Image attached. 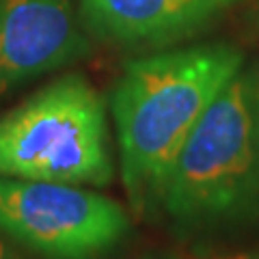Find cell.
<instances>
[{
    "label": "cell",
    "mask_w": 259,
    "mask_h": 259,
    "mask_svg": "<svg viewBox=\"0 0 259 259\" xmlns=\"http://www.w3.org/2000/svg\"><path fill=\"white\" fill-rule=\"evenodd\" d=\"M160 214L182 229H218L259 214V67L214 97L173 162Z\"/></svg>",
    "instance_id": "2"
},
{
    "label": "cell",
    "mask_w": 259,
    "mask_h": 259,
    "mask_svg": "<svg viewBox=\"0 0 259 259\" xmlns=\"http://www.w3.org/2000/svg\"><path fill=\"white\" fill-rule=\"evenodd\" d=\"M136 259H182V257L175 253H166V250H151V253H145Z\"/></svg>",
    "instance_id": "9"
},
{
    "label": "cell",
    "mask_w": 259,
    "mask_h": 259,
    "mask_svg": "<svg viewBox=\"0 0 259 259\" xmlns=\"http://www.w3.org/2000/svg\"><path fill=\"white\" fill-rule=\"evenodd\" d=\"M130 231L123 205L87 186L0 177V233L41 259H104Z\"/></svg>",
    "instance_id": "4"
},
{
    "label": "cell",
    "mask_w": 259,
    "mask_h": 259,
    "mask_svg": "<svg viewBox=\"0 0 259 259\" xmlns=\"http://www.w3.org/2000/svg\"><path fill=\"white\" fill-rule=\"evenodd\" d=\"M221 3H223V5H229V3H233V0H221Z\"/></svg>",
    "instance_id": "10"
},
{
    "label": "cell",
    "mask_w": 259,
    "mask_h": 259,
    "mask_svg": "<svg viewBox=\"0 0 259 259\" xmlns=\"http://www.w3.org/2000/svg\"><path fill=\"white\" fill-rule=\"evenodd\" d=\"M0 259H26V257L15 248V242H11L7 236L0 233Z\"/></svg>",
    "instance_id": "7"
},
{
    "label": "cell",
    "mask_w": 259,
    "mask_h": 259,
    "mask_svg": "<svg viewBox=\"0 0 259 259\" xmlns=\"http://www.w3.org/2000/svg\"><path fill=\"white\" fill-rule=\"evenodd\" d=\"M221 0H78L87 32L121 48H164L205 30Z\"/></svg>",
    "instance_id": "6"
},
{
    "label": "cell",
    "mask_w": 259,
    "mask_h": 259,
    "mask_svg": "<svg viewBox=\"0 0 259 259\" xmlns=\"http://www.w3.org/2000/svg\"><path fill=\"white\" fill-rule=\"evenodd\" d=\"M0 177L106 186L115 177L104 100L65 74L0 115Z\"/></svg>",
    "instance_id": "3"
},
{
    "label": "cell",
    "mask_w": 259,
    "mask_h": 259,
    "mask_svg": "<svg viewBox=\"0 0 259 259\" xmlns=\"http://www.w3.org/2000/svg\"><path fill=\"white\" fill-rule=\"evenodd\" d=\"M91 50L74 0H0V100Z\"/></svg>",
    "instance_id": "5"
},
{
    "label": "cell",
    "mask_w": 259,
    "mask_h": 259,
    "mask_svg": "<svg viewBox=\"0 0 259 259\" xmlns=\"http://www.w3.org/2000/svg\"><path fill=\"white\" fill-rule=\"evenodd\" d=\"M244 67L231 44H201L130 61L110 97L121 182L136 216L160 214L173 162L214 97Z\"/></svg>",
    "instance_id": "1"
},
{
    "label": "cell",
    "mask_w": 259,
    "mask_h": 259,
    "mask_svg": "<svg viewBox=\"0 0 259 259\" xmlns=\"http://www.w3.org/2000/svg\"><path fill=\"white\" fill-rule=\"evenodd\" d=\"M212 259H259V248L253 250H238V253H225V255H216Z\"/></svg>",
    "instance_id": "8"
}]
</instances>
